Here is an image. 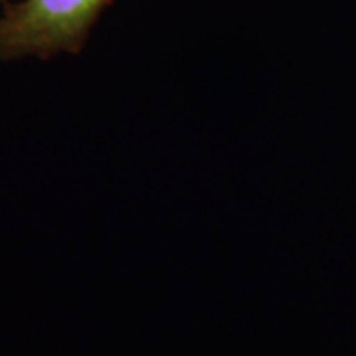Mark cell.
<instances>
[{
	"label": "cell",
	"instance_id": "cell-1",
	"mask_svg": "<svg viewBox=\"0 0 356 356\" xmlns=\"http://www.w3.org/2000/svg\"><path fill=\"white\" fill-rule=\"evenodd\" d=\"M109 0H18L0 13V60L79 54Z\"/></svg>",
	"mask_w": 356,
	"mask_h": 356
},
{
	"label": "cell",
	"instance_id": "cell-2",
	"mask_svg": "<svg viewBox=\"0 0 356 356\" xmlns=\"http://www.w3.org/2000/svg\"><path fill=\"white\" fill-rule=\"evenodd\" d=\"M6 2H10V0H0V4H6Z\"/></svg>",
	"mask_w": 356,
	"mask_h": 356
}]
</instances>
